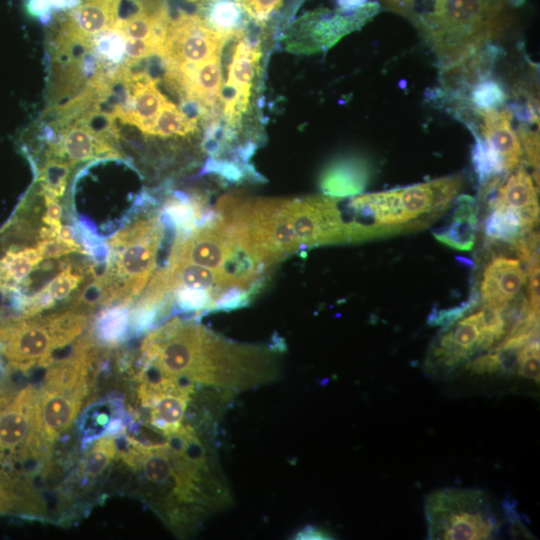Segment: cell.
Here are the masks:
<instances>
[{
	"instance_id": "cell-1",
	"label": "cell",
	"mask_w": 540,
	"mask_h": 540,
	"mask_svg": "<svg viewBox=\"0 0 540 540\" xmlns=\"http://www.w3.org/2000/svg\"><path fill=\"white\" fill-rule=\"evenodd\" d=\"M284 350L279 341L239 342L195 320L173 318L144 337L140 367L236 396L276 381Z\"/></svg>"
},
{
	"instance_id": "cell-2",
	"label": "cell",
	"mask_w": 540,
	"mask_h": 540,
	"mask_svg": "<svg viewBox=\"0 0 540 540\" xmlns=\"http://www.w3.org/2000/svg\"><path fill=\"white\" fill-rule=\"evenodd\" d=\"M416 23L441 70L468 58L505 35L513 10L524 0H431Z\"/></svg>"
},
{
	"instance_id": "cell-3",
	"label": "cell",
	"mask_w": 540,
	"mask_h": 540,
	"mask_svg": "<svg viewBox=\"0 0 540 540\" xmlns=\"http://www.w3.org/2000/svg\"><path fill=\"white\" fill-rule=\"evenodd\" d=\"M463 184L452 175L403 188L353 197L347 204L352 219L381 236L413 229L442 212Z\"/></svg>"
},
{
	"instance_id": "cell-4",
	"label": "cell",
	"mask_w": 540,
	"mask_h": 540,
	"mask_svg": "<svg viewBox=\"0 0 540 540\" xmlns=\"http://www.w3.org/2000/svg\"><path fill=\"white\" fill-rule=\"evenodd\" d=\"M164 235V223L151 215L132 222L109 240V267L95 283L103 304L128 306L145 290L156 272Z\"/></svg>"
},
{
	"instance_id": "cell-5",
	"label": "cell",
	"mask_w": 540,
	"mask_h": 540,
	"mask_svg": "<svg viewBox=\"0 0 540 540\" xmlns=\"http://www.w3.org/2000/svg\"><path fill=\"white\" fill-rule=\"evenodd\" d=\"M429 539L497 538L503 519L488 494L480 489L444 488L425 501Z\"/></svg>"
},
{
	"instance_id": "cell-6",
	"label": "cell",
	"mask_w": 540,
	"mask_h": 540,
	"mask_svg": "<svg viewBox=\"0 0 540 540\" xmlns=\"http://www.w3.org/2000/svg\"><path fill=\"white\" fill-rule=\"evenodd\" d=\"M86 324L84 313L74 310L18 320L0 329L3 354L16 368L50 365L52 353L74 342Z\"/></svg>"
},
{
	"instance_id": "cell-7",
	"label": "cell",
	"mask_w": 540,
	"mask_h": 540,
	"mask_svg": "<svg viewBox=\"0 0 540 540\" xmlns=\"http://www.w3.org/2000/svg\"><path fill=\"white\" fill-rule=\"evenodd\" d=\"M504 333L502 314L484 306L449 326L437 338L429 352L427 365L431 371L449 373L477 350L489 348L499 341Z\"/></svg>"
},
{
	"instance_id": "cell-8",
	"label": "cell",
	"mask_w": 540,
	"mask_h": 540,
	"mask_svg": "<svg viewBox=\"0 0 540 540\" xmlns=\"http://www.w3.org/2000/svg\"><path fill=\"white\" fill-rule=\"evenodd\" d=\"M381 9L376 1H371L357 10L318 7L306 11L290 30L294 38L288 42V49L302 52L327 50L343 36L359 29L372 19Z\"/></svg>"
},
{
	"instance_id": "cell-9",
	"label": "cell",
	"mask_w": 540,
	"mask_h": 540,
	"mask_svg": "<svg viewBox=\"0 0 540 540\" xmlns=\"http://www.w3.org/2000/svg\"><path fill=\"white\" fill-rule=\"evenodd\" d=\"M230 38L209 28L197 14L180 13L170 18L161 59L171 67L199 64L221 55Z\"/></svg>"
},
{
	"instance_id": "cell-10",
	"label": "cell",
	"mask_w": 540,
	"mask_h": 540,
	"mask_svg": "<svg viewBox=\"0 0 540 540\" xmlns=\"http://www.w3.org/2000/svg\"><path fill=\"white\" fill-rule=\"evenodd\" d=\"M87 387L45 382L37 393V430L43 440L51 442L73 424L87 393Z\"/></svg>"
},
{
	"instance_id": "cell-11",
	"label": "cell",
	"mask_w": 540,
	"mask_h": 540,
	"mask_svg": "<svg viewBox=\"0 0 540 540\" xmlns=\"http://www.w3.org/2000/svg\"><path fill=\"white\" fill-rule=\"evenodd\" d=\"M242 36L229 65L227 82L221 90L223 115L231 128L237 125L248 108L255 70L261 58L259 44Z\"/></svg>"
},
{
	"instance_id": "cell-12",
	"label": "cell",
	"mask_w": 540,
	"mask_h": 540,
	"mask_svg": "<svg viewBox=\"0 0 540 540\" xmlns=\"http://www.w3.org/2000/svg\"><path fill=\"white\" fill-rule=\"evenodd\" d=\"M48 125L52 133L47 141L46 157H58L75 165L94 158L120 156L113 142L78 119L62 126Z\"/></svg>"
},
{
	"instance_id": "cell-13",
	"label": "cell",
	"mask_w": 540,
	"mask_h": 540,
	"mask_svg": "<svg viewBox=\"0 0 540 540\" xmlns=\"http://www.w3.org/2000/svg\"><path fill=\"white\" fill-rule=\"evenodd\" d=\"M37 392L29 386L0 411V453L25 452L41 437L36 422Z\"/></svg>"
},
{
	"instance_id": "cell-14",
	"label": "cell",
	"mask_w": 540,
	"mask_h": 540,
	"mask_svg": "<svg viewBox=\"0 0 540 540\" xmlns=\"http://www.w3.org/2000/svg\"><path fill=\"white\" fill-rule=\"evenodd\" d=\"M513 114L509 109H476L470 130L481 137L499 156L505 172L515 169L522 157V146L512 129Z\"/></svg>"
},
{
	"instance_id": "cell-15",
	"label": "cell",
	"mask_w": 540,
	"mask_h": 540,
	"mask_svg": "<svg viewBox=\"0 0 540 540\" xmlns=\"http://www.w3.org/2000/svg\"><path fill=\"white\" fill-rule=\"evenodd\" d=\"M525 283L526 275L519 260L496 257L482 273L480 295L484 306L503 312Z\"/></svg>"
},
{
	"instance_id": "cell-16",
	"label": "cell",
	"mask_w": 540,
	"mask_h": 540,
	"mask_svg": "<svg viewBox=\"0 0 540 540\" xmlns=\"http://www.w3.org/2000/svg\"><path fill=\"white\" fill-rule=\"evenodd\" d=\"M492 208L516 214L524 230L533 227L538 221L539 205L531 176L524 169L511 174L498 188Z\"/></svg>"
},
{
	"instance_id": "cell-17",
	"label": "cell",
	"mask_w": 540,
	"mask_h": 540,
	"mask_svg": "<svg viewBox=\"0 0 540 540\" xmlns=\"http://www.w3.org/2000/svg\"><path fill=\"white\" fill-rule=\"evenodd\" d=\"M368 170L359 160L343 159L331 164L323 172L320 185L331 197L360 193L366 186Z\"/></svg>"
},
{
	"instance_id": "cell-18",
	"label": "cell",
	"mask_w": 540,
	"mask_h": 540,
	"mask_svg": "<svg viewBox=\"0 0 540 540\" xmlns=\"http://www.w3.org/2000/svg\"><path fill=\"white\" fill-rule=\"evenodd\" d=\"M197 15L218 33L229 37L243 35L246 14L237 0H203Z\"/></svg>"
},
{
	"instance_id": "cell-19",
	"label": "cell",
	"mask_w": 540,
	"mask_h": 540,
	"mask_svg": "<svg viewBox=\"0 0 540 540\" xmlns=\"http://www.w3.org/2000/svg\"><path fill=\"white\" fill-rule=\"evenodd\" d=\"M458 207L450 223L436 237L443 243L460 250H468L474 241L476 217L473 212L472 199L461 197Z\"/></svg>"
},
{
	"instance_id": "cell-20",
	"label": "cell",
	"mask_w": 540,
	"mask_h": 540,
	"mask_svg": "<svg viewBox=\"0 0 540 540\" xmlns=\"http://www.w3.org/2000/svg\"><path fill=\"white\" fill-rule=\"evenodd\" d=\"M42 260L36 246L8 250L0 259V287L11 290L21 284Z\"/></svg>"
},
{
	"instance_id": "cell-21",
	"label": "cell",
	"mask_w": 540,
	"mask_h": 540,
	"mask_svg": "<svg viewBox=\"0 0 540 540\" xmlns=\"http://www.w3.org/2000/svg\"><path fill=\"white\" fill-rule=\"evenodd\" d=\"M83 275L67 267L58 273L27 304L26 314L34 315L51 307L55 302L68 298L80 286Z\"/></svg>"
},
{
	"instance_id": "cell-22",
	"label": "cell",
	"mask_w": 540,
	"mask_h": 540,
	"mask_svg": "<svg viewBox=\"0 0 540 540\" xmlns=\"http://www.w3.org/2000/svg\"><path fill=\"white\" fill-rule=\"evenodd\" d=\"M93 37L96 58L106 74H111L124 63L127 37L116 22L108 31Z\"/></svg>"
},
{
	"instance_id": "cell-23",
	"label": "cell",
	"mask_w": 540,
	"mask_h": 540,
	"mask_svg": "<svg viewBox=\"0 0 540 540\" xmlns=\"http://www.w3.org/2000/svg\"><path fill=\"white\" fill-rule=\"evenodd\" d=\"M197 120L186 116L174 103L166 100L158 113L151 135L186 136L197 131Z\"/></svg>"
},
{
	"instance_id": "cell-24",
	"label": "cell",
	"mask_w": 540,
	"mask_h": 540,
	"mask_svg": "<svg viewBox=\"0 0 540 540\" xmlns=\"http://www.w3.org/2000/svg\"><path fill=\"white\" fill-rule=\"evenodd\" d=\"M117 452L116 440L112 436H103L94 441L82 459L80 470L87 478H96L102 475Z\"/></svg>"
},
{
	"instance_id": "cell-25",
	"label": "cell",
	"mask_w": 540,
	"mask_h": 540,
	"mask_svg": "<svg viewBox=\"0 0 540 540\" xmlns=\"http://www.w3.org/2000/svg\"><path fill=\"white\" fill-rule=\"evenodd\" d=\"M73 166L75 165L67 160L46 157L37 179L42 191L57 199L62 197Z\"/></svg>"
},
{
	"instance_id": "cell-26",
	"label": "cell",
	"mask_w": 540,
	"mask_h": 540,
	"mask_svg": "<svg viewBox=\"0 0 540 540\" xmlns=\"http://www.w3.org/2000/svg\"><path fill=\"white\" fill-rule=\"evenodd\" d=\"M504 84L492 76L476 83L470 90L464 106L475 109H498L507 100Z\"/></svg>"
},
{
	"instance_id": "cell-27",
	"label": "cell",
	"mask_w": 540,
	"mask_h": 540,
	"mask_svg": "<svg viewBox=\"0 0 540 540\" xmlns=\"http://www.w3.org/2000/svg\"><path fill=\"white\" fill-rule=\"evenodd\" d=\"M472 149V162L481 184L488 188L496 182L497 176L505 172L499 156L479 136Z\"/></svg>"
},
{
	"instance_id": "cell-28",
	"label": "cell",
	"mask_w": 540,
	"mask_h": 540,
	"mask_svg": "<svg viewBox=\"0 0 540 540\" xmlns=\"http://www.w3.org/2000/svg\"><path fill=\"white\" fill-rule=\"evenodd\" d=\"M485 230L491 238L512 240L517 238L524 228L518 216L513 212L493 208L486 220Z\"/></svg>"
},
{
	"instance_id": "cell-29",
	"label": "cell",
	"mask_w": 540,
	"mask_h": 540,
	"mask_svg": "<svg viewBox=\"0 0 540 540\" xmlns=\"http://www.w3.org/2000/svg\"><path fill=\"white\" fill-rule=\"evenodd\" d=\"M128 322L126 305L105 312L98 321V334L106 342H116L125 333Z\"/></svg>"
},
{
	"instance_id": "cell-30",
	"label": "cell",
	"mask_w": 540,
	"mask_h": 540,
	"mask_svg": "<svg viewBox=\"0 0 540 540\" xmlns=\"http://www.w3.org/2000/svg\"><path fill=\"white\" fill-rule=\"evenodd\" d=\"M29 15L47 25L55 14L75 8L81 0H23Z\"/></svg>"
},
{
	"instance_id": "cell-31",
	"label": "cell",
	"mask_w": 540,
	"mask_h": 540,
	"mask_svg": "<svg viewBox=\"0 0 540 540\" xmlns=\"http://www.w3.org/2000/svg\"><path fill=\"white\" fill-rule=\"evenodd\" d=\"M516 362L521 376L539 380V341L536 338L527 342L519 350Z\"/></svg>"
},
{
	"instance_id": "cell-32",
	"label": "cell",
	"mask_w": 540,
	"mask_h": 540,
	"mask_svg": "<svg viewBox=\"0 0 540 540\" xmlns=\"http://www.w3.org/2000/svg\"><path fill=\"white\" fill-rule=\"evenodd\" d=\"M244 13L257 23L267 21L283 0H237Z\"/></svg>"
},
{
	"instance_id": "cell-33",
	"label": "cell",
	"mask_w": 540,
	"mask_h": 540,
	"mask_svg": "<svg viewBox=\"0 0 540 540\" xmlns=\"http://www.w3.org/2000/svg\"><path fill=\"white\" fill-rule=\"evenodd\" d=\"M519 140L522 143L528 161L534 169V179L539 182V132L527 127L526 123H522L519 128Z\"/></svg>"
},
{
	"instance_id": "cell-34",
	"label": "cell",
	"mask_w": 540,
	"mask_h": 540,
	"mask_svg": "<svg viewBox=\"0 0 540 540\" xmlns=\"http://www.w3.org/2000/svg\"><path fill=\"white\" fill-rule=\"evenodd\" d=\"M43 259L59 258L73 252H78L75 248L60 241L58 238L42 239L36 245Z\"/></svg>"
},
{
	"instance_id": "cell-35",
	"label": "cell",
	"mask_w": 540,
	"mask_h": 540,
	"mask_svg": "<svg viewBox=\"0 0 540 540\" xmlns=\"http://www.w3.org/2000/svg\"><path fill=\"white\" fill-rule=\"evenodd\" d=\"M42 196L45 203V213L42 217V221L45 225L59 229L61 226L60 218L62 215V206L59 204L58 199L43 192Z\"/></svg>"
},
{
	"instance_id": "cell-36",
	"label": "cell",
	"mask_w": 540,
	"mask_h": 540,
	"mask_svg": "<svg viewBox=\"0 0 540 540\" xmlns=\"http://www.w3.org/2000/svg\"><path fill=\"white\" fill-rule=\"evenodd\" d=\"M502 364L503 362L499 352L495 351L494 353H489L473 360L469 364V367L472 371L482 374L495 372L501 368Z\"/></svg>"
},
{
	"instance_id": "cell-37",
	"label": "cell",
	"mask_w": 540,
	"mask_h": 540,
	"mask_svg": "<svg viewBox=\"0 0 540 540\" xmlns=\"http://www.w3.org/2000/svg\"><path fill=\"white\" fill-rule=\"evenodd\" d=\"M57 238L68 244L69 246L75 248L79 253H83V248L76 242L75 235H74V229L70 225H62L60 226L58 230V236Z\"/></svg>"
},
{
	"instance_id": "cell-38",
	"label": "cell",
	"mask_w": 540,
	"mask_h": 540,
	"mask_svg": "<svg viewBox=\"0 0 540 540\" xmlns=\"http://www.w3.org/2000/svg\"><path fill=\"white\" fill-rule=\"evenodd\" d=\"M296 539H332V537L319 528L308 526L297 533Z\"/></svg>"
},
{
	"instance_id": "cell-39",
	"label": "cell",
	"mask_w": 540,
	"mask_h": 540,
	"mask_svg": "<svg viewBox=\"0 0 540 540\" xmlns=\"http://www.w3.org/2000/svg\"><path fill=\"white\" fill-rule=\"evenodd\" d=\"M386 3L395 11L408 14L415 3V0H385Z\"/></svg>"
},
{
	"instance_id": "cell-40",
	"label": "cell",
	"mask_w": 540,
	"mask_h": 540,
	"mask_svg": "<svg viewBox=\"0 0 540 540\" xmlns=\"http://www.w3.org/2000/svg\"><path fill=\"white\" fill-rule=\"evenodd\" d=\"M335 4L344 10H357L368 3V0H334Z\"/></svg>"
}]
</instances>
